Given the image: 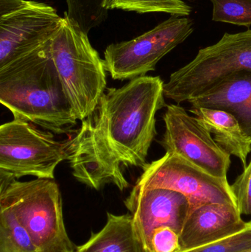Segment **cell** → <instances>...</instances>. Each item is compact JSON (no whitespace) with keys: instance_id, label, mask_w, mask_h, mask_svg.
<instances>
[{"instance_id":"15","label":"cell","mask_w":251,"mask_h":252,"mask_svg":"<svg viewBox=\"0 0 251 252\" xmlns=\"http://www.w3.org/2000/svg\"><path fill=\"white\" fill-rule=\"evenodd\" d=\"M76 252H145L136 232L131 214L107 213V222L97 233L83 245L76 247Z\"/></svg>"},{"instance_id":"6","label":"cell","mask_w":251,"mask_h":252,"mask_svg":"<svg viewBox=\"0 0 251 252\" xmlns=\"http://www.w3.org/2000/svg\"><path fill=\"white\" fill-rule=\"evenodd\" d=\"M69 139L56 140L52 132L13 119L0 126V171L16 179H54L57 166L69 158Z\"/></svg>"},{"instance_id":"3","label":"cell","mask_w":251,"mask_h":252,"mask_svg":"<svg viewBox=\"0 0 251 252\" xmlns=\"http://www.w3.org/2000/svg\"><path fill=\"white\" fill-rule=\"evenodd\" d=\"M0 204L11 210L37 252H76L66 232L61 195L54 179L19 182L0 171Z\"/></svg>"},{"instance_id":"8","label":"cell","mask_w":251,"mask_h":252,"mask_svg":"<svg viewBox=\"0 0 251 252\" xmlns=\"http://www.w3.org/2000/svg\"><path fill=\"white\" fill-rule=\"evenodd\" d=\"M142 169L133 189L176 191L188 198L190 212L211 203L237 206L228 179L212 176L177 154L166 153Z\"/></svg>"},{"instance_id":"4","label":"cell","mask_w":251,"mask_h":252,"mask_svg":"<svg viewBox=\"0 0 251 252\" xmlns=\"http://www.w3.org/2000/svg\"><path fill=\"white\" fill-rule=\"evenodd\" d=\"M52 59L78 121L92 115L107 85L103 59L88 34L64 13L50 41Z\"/></svg>"},{"instance_id":"18","label":"cell","mask_w":251,"mask_h":252,"mask_svg":"<svg viewBox=\"0 0 251 252\" xmlns=\"http://www.w3.org/2000/svg\"><path fill=\"white\" fill-rule=\"evenodd\" d=\"M212 20L231 25L251 26V0H210Z\"/></svg>"},{"instance_id":"20","label":"cell","mask_w":251,"mask_h":252,"mask_svg":"<svg viewBox=\"0 0 251 252\" xmlns=\"http://www.w3.org/2000/svg\"><path fill=\"white\" fill-rule=\"evenodd\" d=\"M179 234L169 226H162L152 232L146 252H181Z\"/></svg>"},{"instance_id":"14","label":"cell","mask_w":251,"mask_h":252,"mask_svg":"<svg viewBox=\"0 0 251 252\" xmlns=\"http://www.w3.org/2000/svg\"><path fill=\"white\" fill-rule=\"evenodd\" d=\"M189 112L214 134L218 145L230 155L237 157L243 167H247L248 156L251 153V139L232 115L218 109L193 106Z\"/></svg>"},{"instance_id":"5","label":"cell","mask_w":251,"mask_h":252,"mask_svg":"<svg viewBox=\"0 0 251 252\" xmlns=\"http://www.w3.org/2000/svg\"><path fill=\"white\" fill-rule=\"evenodd\" d=\"M251 70V30L225 32L216 44L200 49L190 63L164 84L165 97L177 104L207 91L228 75Z\"/></svg>"},{"instance_id":"16","label":"cell","mask_w":251,"mask_h":252,"mask_svg":"<svg viewBox=\"0 0 251 252\" xmlns=\"http://www.w3.org/2000/svg\"><path fill=\"white\" fill-rule=\"evenodd\" d=\"M106 10L134 11L138 13H165L171 16H190L192 7L184 0H103Z\"/></svg>"},{"instance_id":"9","label":"cell","mask_w":251,"mask_h":252,"mask_svg":"<svg viewBox=\"0 0 251 252\" xmlns=\"http://www.w3.org/2000/svg\"><path fill=\"white\" fill-rule=\"evenodd\" d=\"M62 19L45 3L0 0V67L50 41Z\"/></svg>"},{"instance_id":"22","label":"cell","mask_w":251,"mask_h":252,"mask_svg":"<svg viewBox=\"0 0 251 252\" xmlns=\"http://www.w3.org/2000/svg\"><path fill=\"white\" fill-rule=\"evenodd\" d=\"M0 252H24L18 248L4 232L0 231Z\"/></svg>"},{"instance_id":"2","label":"cell","mask_w":251,"mask_h":252,"mask_svg":"<svg viewBox=\"0 0 251 252\" xmlns=\"http://www.w3.org/2000/svg\"><path fill=\"white\" fill-rule=\"evenodd\" d=\"M51 39L0 67V103L13 119L63 134L78 120L52 59Z\"/></svg>"},{"instance_id":"1","label":"cell","mask_w":251,"mask_h":252,"mask_svg":"<svg viewBox=\"0 0 251 252\" xmlns=\"http://www.w3.org/2000/svg\"><path fill=\"white\" fill-rule=\"evenodd\" d=\"M159 76L134 78L121 88L108 89L78 132L119 172L122 166L143 167L157 134L156 113L167 106Z\"/></svg>"},{"instance_id":"11","label":"cell","mask_w":251,"mask_h":252,"mask_svg":"<svg viewBox=\"0 0 251 252\" xmlns=\"http://www.w3.org/2000/svg\"><path fill=\"white\" fill-rule=\"evenodd\" d=\"M124 203L132 215L136 232L145 252L156 228L169 226L181 235L190 212V202L185 195L160 188L132 189Z\"/></svg>"},{"instance_id":"7","label":"cell","mask_w":251,"mask_h":252,"mask_svg":"<svg viewBox=\"0 0 251 252\" xmlns=\"http://www.w3.org/2000/svg\"><path fill=\"white\" fill-rule=\"evenodd\" d=\"M193 31L187 17L171 16L139 36L112 44L104 52L105 69L113 80L125 81L145 76L159 61L184 42Z\"/></svg>"},{"instance_id":"13","label":"cell","mask_w":251,"mask_h":252,"mask_svg":"<svg viewBox=\"0 0 251 252\" xmlns=\"http://www.w3.org/2000/svg\"><path fill=\"white\" fill-rule=\"evenodd\" d=\"M188 102L193 107L228 112L251 139V70L228 75Z\"/></svg>"},{"instance_id":"10","label":"cell","mask_w":251,"mask_h":252,"mask_svg":"<svg viewBox=\"0 0 251 252\" xmlns=\"http://www.w3.org/2000/svg\"><path fill=\"white\" fill-rule=\"evenodd\" d=\"M163 120L165 131L160 144L166 153L180 156L212 176L228 179L231 155L195 116L176 103L166 106Z\"/></svg>"},{"instance_id":"23","label":"cell","mask_w":251,"mask_h":252,"mask_svg":"<svg viewBox=\"0 0 251 252\" xmlns=\"http://www.w3.org/2000/svg\"><path fill=\"white\" fill-rule=\"evenodd\" d=\"M251 252V251H250V252Z\"/></svg>"},{"instance_id":"21","label":"cell","mask_w":251,"mask_h":252,"mask_svg":"<svg viewBox=\"0 0 251 252\" xmlns=\"http://www.w3.org/2000/svg\"><path fill=\"white\" fill-rule=\"evenodd\" d=\"M231 188L242 216H251V160Z\"/></svg>"},{"instance_id":"17","label":"cell","mask_w":251,"mask_h":252,"mask_svg":"<svg viewBox=\"0 0 251 252\" xmlns=\"http://www.w3.org/2000/svg\"><path fill=\"white\" fill-rule=\"evenodd\" d=\"M103 0H66L68 16L88 32L106 21L108 12L103 7Z\"/></svg>"},{"instance_id":"12","label":"cell","mask_w":251,"mask_h":252,"mask_svg":"<svg viewBox=\"0 0 251 252\" xmlns=\"http://www.w3.org/2000/svg\"><path fill=\"white\" fill-rule=\"evenodd\" d=\"M237 206L211 203L189 213L180 235L182 252L193 250L230 235L247 227Z\"/></svg>"},{"instance_id":"19","label":"cell","mask_w":251,"mask_h":252,"mask_svg":"<svg viewBox=\"0 0 251 252\" xmlns=\"http://www.w3.org/2000/svg\"><path fill=\"white\" fill-rule=\"evenodd\" d=\"M251 251V220L246 229L211 244L181 252H249Z\"/></svg>"}]
</instances>
